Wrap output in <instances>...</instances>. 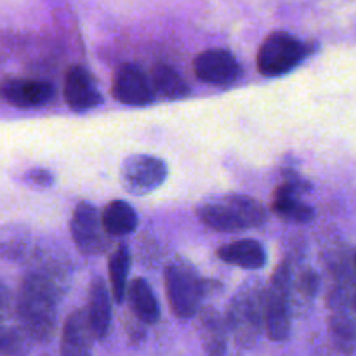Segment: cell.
Listing matches in <instances>:
<instances>
[{"mask_svg": "<svg viewBox=\"0 0 356 356\" xmlns=\"http://www.w3.org/2000/svg\"><path fill=\"white\" fill-rule=\"evenodd\" d=\"M197 218L216 232L235 233L259 228L266 222L268 211L249 195L228 193L202 202L197 207Z\"/></svg>", "mask_w": 356, "mask_h": 356, "instance_id": "1", "label": "cell"}, {"mask_svg": "<svg viewBox=\"0 0 356 356\" xmlns=\"http://www.w3.org/2000/svg\"><path fill=\"white\" fill-rule=\"evenodd\" d=\"M0 96L16 108H40L54 97V87L44 80L6 79L0 83Z\"/></svg>", "mask_w": 356, "mask_h": 356, "instance_id": "13", "label": "cell"}, {"mask_svg": "<svg viewBox=\"0 0 356 356\" xmlns=\"http://www.w3.org/2000/svg\"><path fill=\"white\" fill-rule=\"evenodd\" d=\"M165 292L170 312L181 320L193 318L207 294V282L186 259H174L165 270Z\"/></svg>", "mask_w": 356, "mask_h": 356, "instance_id": "4", "label": "cell"}, {"mask_svg": "<svg viewBox=\"0 0 356 356\" xmlns=\"http://www.w3.org/2000/svg\"><path fill=\"white\" fill-rule=\"evenodd\" d=\"M94 341H96V336L90 329L86 309L72 312V315L66 318L65 327H63L61 353L66 356L89 355L92 351Z\"/></svg>", "mask_w": 356, "mask_h": 356, "instance_id": "15", "label": "cell"}, {"mask_svg": "<svg viewBox=\"0 0 356 356\" xmlns=\"http://www.w3.org/2000/svg\"><path fill=\"white\" fill-rule=\"evenodd\" d=\"M312 190L313 184L309 181L302 179L298 172L287 170L285 181L275 190L271 211L285 221L308 225L315 219V209L302 202V195L309 193Z\"/></svg>", "mask_w": 356, "mask_h": 356, "instance_id": "9", "label": "cell"}, {"mask_svg": "<svg viewBox=\"0 0 356 356\" xmlns=\"http://www.w3.org/2000/svg\"><path fill=\"white\" fill-rule=\"evenodd\" d=\"M23 179L33 188H49L52 186L56 181L54 174L47 169H30L24 174Z\"/></svg>", "mask_w": 356, "mask_h": 356, "instance_id": "23", "label": "cell"}, {"mask_svg": "<svg viewBox=\"0 0 356 356\" xmlns=\"http://www.w3.org/2000/svg\"><path fill=\"white\" fill-rule=\"evenodd\" d=\"M195 75L209 86H232L242 75V66L235 54L226 49H209L200 52L193 63Z\"/></svg>", "mask_w": 356, "mask_h": 356, "instance_id": "11", "label": "cell"}, {"mask_svg": "<svg viewBox=\"0 0 356 356\" xmlns=\"http://www.w3.org/2000/svg\"><path fill=\"white\" fill-rule=\"evenodd\" d=\"M101 225L110 236H125L136 232L139 225L138 212L124 200H111L101 212Z\"/></svg>", "mask_w": 356, "mask_h": 356, "instance_id": "19", "label": "cell"}, {"mask_svg": "<svg viewBox=\"0 0 356 356\" xmlns=\"http://www.w3.org/2000/svg\"><path fill=\"white\" fill-rule=\"evenodd\" d=\"M132 256L125 243L115 247L108 261V273H110V291L111 298L117 305L125 302V291H127V277L131 271Z\"/></svg>", "mask_w": 356, "mask_h": 356, "instance_id": "21", "label": "cell"}, {"mask_svg": "<svg viewBox=\"0 0 356 356\" xmlns=\"http://www.w3.org/2000/svg\"><path fill=\"white\" fill-rule=\"evenodd\" d=\"M167 163L153 155H131L122 162L120 183L129 195L145 197L159 190L167 179Z\"/></svg>", "mask_w": 356, "mask_h": 356, "instance_id": "8", "label": "cell"}, {"mask_svg": "<svg viewBox=\"0 0 356 356\" xmlns=\"http://www.w3.org/2000/svg\"><path fill=\"white\" fill-rule=\"evenodd\" d=\"M318 42H301L287 31H273L264 38L257 52V70L263 76L277 79L292 72L315 54Z\"/></svg>", "mask_w": 356, "mask_h": 356, "instance_id": "5", "label": "cell"}, {"mask_svg": "<svg viewBox=\"0 0 356 356\" xmlns=\"http://www.w3.org/2000/svg\"><path fill=\"white\" fill-rule=\"evenodd\" d=\"M264 282L252 277L240 285L228 305L226 327L242 350L252 348L264 329Z\"/></svg>", "mask_w": 356, "mask_h": 356, "instance_id": "2", "label": "cell"}, {"mask_svg": "<svg viewBox=\"0 0 356 356\" xmlns=\"http://www.w3.org/2000/svg\"><path fill=\"white\" fill-rule=\"evenodd\" d=\"M70 235L83 256H101L110 249L113 238L103 229L99 211L90 202H80L75 207L70 219Z\"/></svg>", "mask_w": 356, "mask_h": 356, "instance_id": "7", "label": "cell"}, {"mask_svg": "<svg viewBox=\"0 0 356 356\" xmlns=\"http://www.w3.org/2000/svg\"><path fill=\"white\" fill-rule=\"evenodd\" d=\"M291 264L287 259L282 261L264 292V330L275 343H282L291 336Z\"/></svg>", "mask_w": 356, "mask_h": 356, "instance_id": "6", "label": "cell"}, {"mask_svg": "<svg viewBox=\"0 0 356 356\" xmlns=\"http://www.w3.org/2000/svg\"><path fill=\"white\" fill-rule=\"evenodd\" d=\"M111 96L127 106H148L155 103V90L148 75L138 65L125 63L113 73Z\"/></svg>", "mask_w": 356, "mask_h": 356, "instance_id": "10", "label": "cell"}, {"mask_svg": "<svg viewBox=\"0 0 356 356\" xmlns=\"http://www.w3.org/2000/svg\"><path fill=\"white\" fill-rule=\"evenodd\" d=\"M318 275L312 270V268H302L298 273V278L292 273L291 277V291H289V301L292 298H299L301 296L302 301L308 302L309 299L315 298L316 291H318Z\"/></svg>", "mask_w": 356, "mask_h": 356, "instance_id": "22", "label": "cell"}, {"mask_svg": "<svg viewBox=\"0 0 356 356\" xmlns=\"http://www.w3.org/2000/svg\"><path fill=\"white\" fill-rule=\"evenodd\" d=\"M54 301L56 291L47 278L28 277L21 285L16 312L23 329L35 339H47L54 334Z\"/></svg>", "mask_w": 356, "mask_h": 356, "instance_id": "3", "label": "cell"}, {"mask_svg": "<svg viewBox=\"0 0 356 356\" xmlns=\"http://www.w3.org/2000/svg\"><path fill=\"white\" fill-rule=\"evenodd\" d=\"M86 313L96 341L104 339L111 327V299L103 277H96L90 282Z\"/></svg>", "mask_w": 356, "mask_h": 356, "instance_id": "14", "label": "cell"}, {"mask_svg": "<svg viewBox=\"0 0 356 356\" xmlns=\"http://www.w3.org/2000/svg\"><path fill=\"white\" fill-rule=\"evenodd\" d=\"M65 101L73 111H86L101 106L104 97L97 87L92 73L82 65H73L66 72L65 87H63Z\"/></svg>", "mask_w": 356, "mask_h": 356, "instance_id": "12", "label": "cell"}, {"mask_svg": "<svg viewBox=\"0 0 356 356\" xmlns=\"http://www.w3.org/2000/svg\"><path fill=\"white\" fill-rule=\"evenodd\" d=\"M195 316H198V329L205 351L209 355H225L226 336H228L225 316L219 315L214 308H200Z\"/></svg>", "mask_w": 356, "mask_h": 356, "instance_id": "18", "label": "cell"}, {"mask_svg": "<svg viewBox=\"0 0 356 356\" xmlns=\"http://www.w3.org/2000/svg\"><path fill=\"white\" fill-rule=\"evenodd\" d=\"M10 316H13V298H10L9 289L0 284V330L10 329L7 327Z\"/></svg>", "mask_w": 356, "mask_h": 356, "instance_id": "24", "label": "cell"}, {"mask_svg": "<svg viewBox=\"0 0 356 356\" xmlns=\"http://www.w3.org/2000/svg\"><path fill=\"white\" fill-rule=\"evenodd\" d=\"M218 257L222 263L249 271L261 270L268 261V254L263 243L252 238L226 243L218 250Z\"/></svg>", "mask_w": 356, "mask_h": 356, "instance_id": "16", "label": "cell"}, {"mask_svg": "<svg viewBox=\"0 0 356 356\" xmlns=\"http://www.w3.org/2000/svg\"><path fill=\"white\" fill-rule=\"evenodd\" d=\"M149 82H152L153 90H155V96L159 94L162 99L167 101L184 99V97L191 94L190 86L169 65H156L152 72V80Z\"/></svg>", "mask_w": 356, "mask_h": 356, "instance_id": "20", "label": "cell"}, {"mask_svg": "<svg viewBox=\"0 0 356 356\" xmlns=\"http://www.w3.org/2000/svg\"><path fill=\"white\" fill-rule=\"evenodd\" d=\"M125 299L129 302V309L146 325H153L160 318V305L153 292L152 285L145 278H134L127 285Z\"/></svg>", "mask_w": 356, "mask_h": 356, "instance_id": "17", "label": "cell"}]
</instances>
